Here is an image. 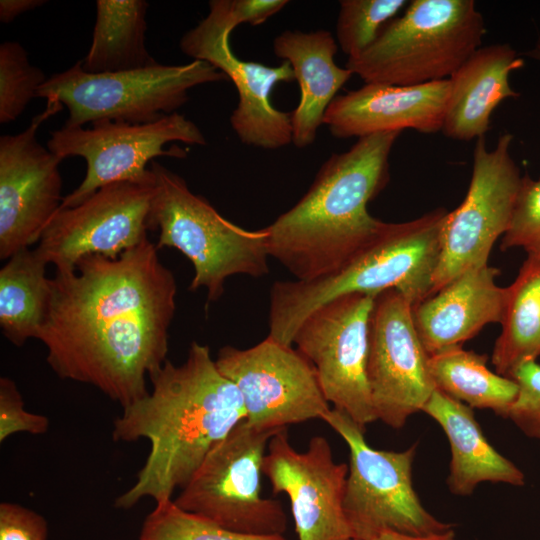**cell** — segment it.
I'll return each mask as SVG.
<instances>
[{
	"mask_svg": "<svg viewBox=\"0 0 540 540\" xmlns=\"http://www.w3.org/2000/svg\"><path fill=\"white\" fill-rule=\"evenodd\" d=\"M175 277L148 238L117 258L89 255L56 271L37 339L62 379L91 385L123 408L145 397L167 360Z\"/></svg>",
	"mask_w": 540,
	"mask_h": 540,
	"instance_id": "obj_1",
	"label": "cell"
},
{
	"mask_svg": "<svg viewBox=\"0 0 540 540\" xmlns=\"http://www.w3.org/2000/svg\"><path fill=\"white\" fill-rule=\"evenodd\" d=\"M148 394L113 423L116 442H150L135 482L115 500L130 509L145 498L173 500L210 450L246 418L242 396L217 368L207 345L193 341L186 360H170L150 375Z\"/></svg>",
	"mask_w": 540,
	"mask_h": 540,
	"instance_id": "obj_2",
	"label": "cell"
},
{
	"mask_svg": "<svg viewBox=\"0 0 540 540\" xmlns=\"http://www.w3.org/2000/svg\"><path fill=\"white\" fill-rule=\"evenodd\" d=\"M401 132L358 138L320 167L303 197L265 227L269 256L299 281L343 267L378 231L368 203L389 181V156Z\"/></svg>",
	"mask_w": 540,
	"mask_h": 540,
	"instance_id": "obj_3",
	"label": "cell"
},
{
	"mask_svg": "<svg viewBox=\"0 0 540 540\" xmlns=\"http://www.w3.org/2000/svg\"><path fill=\"white\" fill-rule=\"evenodd\" d=\"M448 211L437 208L406 222L381 223L376 234L343 267L312 281H277L269 295L268 337L292 346L304 318L346 294L396 290L413 307L431 295Z\"/></svg>",
	"mask_w": 540,
	"mask_h": 540,
	"instance_id": "obj_4",
	"label": "cell"
},
{
	"mask_svg": "<svg viewBox=\"0 0 540 540\" xmlns=\"http://www.w3.org/2000/svg\"><path fill=\"white\" fill-rule=\"evenodd\" d=\"M149 168L155 177L149 231L159 232L158 249L175 248L192 263L191 291L205 288L212 303L223 295L229 277L269 272L266 228L247 230L232 223L177 173L154 160Z\"/></svg>",
	"mask_w": 540,
	"mask_h": 540,
	"instance_id": "obj_5",
	"label": "cell"
},
{
	"mask_svg": "<svg viewBox=\"0 0 540 540\" xmlns=\"http://www.w3.org/2000/svg\"><path fill=\"white\" fill-rule=\"evenodd\" d=\"M486 33L473 0H413L346 68L365 84L412 86L450 78Z\"/></svg>",
	"mask_w": 540,
	"mask_h": 540,
	"instance_id": "obj_6",
	"label": "cell"
},
{
	"mask_svg": "<svg viewBox=\"0 0 540 540\" xmlns=\"http://www.w3.org/2000/svg\"><path fill=\"white\" fill-rule=\"evenodd\" d=\"M226 80L223 72L201 60L100 74L84 71L78 61L48 77L36 97L65 106L68 127L99 121L147 124L175 113L192 88Z\"/></svg>",
	"mask_w": 540,
	"mask_h": 540,
	"instance_id": "obj_7",
	"label": "cell"
},
{
	"mask_svg": "<svg viewBox=\"0 0 540 540\" xmlns=\"http://www.w3.org/2000/svg\"><path fill=\"white\" fill-rule=\"evenodd\" d=\"M280 430H259L241 421L210 450L174 503L233 532L283 535L288 521L282 505L261 494L264 456Z\"/></svg>",
	"mask_w": 540,
	"mask_h": 540,
	"instance_id": "obj_8",
	"label": "cell"
},
{
	"mask_svg": "<svg viewBox=\"0 0 540 540\" xmlns=\"http://www.w3.org/2000/svg\"><path fill=\"white\" fill-rule=\"evenodd\" d=\"M347 444L348 475L344 511L353 540H370L384 531L427 535L454 527L433 516L412 482L417 446L403 451L378 450L345 412L331 408L322 419Z\"/></svg>",
	"mask_w": 540,
	"mask_h": 540,
	"instance_id": "obj_9",
	"label": "cell"
},
{
	"mask_svg": "<svg viewBox=\"0 0 540 540\" xmlns=\"http://www.w3.org/2000/svg\"><path fill=\"white\" fill-rule=\"evenodd\" d=\"M205 145L200 128L177 112L147 124L99 121L91 128L68 127L52 131L48 149L60 159L78 156L86 161L80 185L65 196L60 209L76 206L108 184L140 180L150 175L147 167L154 158H185L187 152L170 142ZM59 209V210H60Z\"/></svg>",
	"mask_w": 540,
	"mask_h": 540,
	"instance_id": "obj_10",
	"label": "cell"
},
{
	"mask_svg": "<svg viewBox=\"0 0 540 540\" xmlns=\"http://www.w3.org/2000/svg\"><path fill=\"white\" fill-rule=\"evenodd\" d=\"M512 140L503 133L488 150L485 136L476 139L467 194L444 221L431 295L461 273L488 265L493 245L506 232L522 181L510 153Z\"/></svg>",
	"mask_w": 540,
	"mask_h": 540,
	"instance_id": "obj_11",
	"label": "cell"
},
{
	"mask_svg": "<svg viewBox=\"0 0 540 540\" xmlns=\"http://www.w3.org/2000/svg\"><path fill=\"white\" fill-rule=\"evenodd\" d=\"M374 295L346 294L309 313L292 344L313 365L326 400L360 427L376 421L367 379Z\"/></svg>",
	"mask_w": 540,
	"mask_h": 540,
	"instance_id": "obj_12",
	"label": "cell"
},
{
	"mask_svg": "<svg viewBox=\"0 0 540 540\" xmlns=\"http://www.w3.org/2000/svg\"><path fill=\"white\" fill-rule=\"evenodd\" d=\"M219 371L238 388L245 421L259 430H280L331 409L311 362L296 348L266 337L240 349L224 346L215 359Z\"/></svg>",
	"mask_w": 540,
	"mask_h": 540,
	"instance_id": "obj_13",
	"label": "cell"
},
{
	"mask_svg": "<svg viewBox=\"0 0 540 540\" xmlns=\"http://www.w3.org/2000/svg\"><path fill=\"white\" fill-rule=\"evenodd\" d=\"M154 191L152 171L140 180L103 186L80 204L60 209L34 251L56 271L71 270L89 255L117 258L148 238Z\"/></svg>",
	"mask_w": 540,
	"mask_h": 540,
	"instance_id": "obj_14",
	"label": "cell"
},
{
	"mask_svg": "<svg viewBox=\"0 0 540 540\" xmlns=\"http://www.w3.org/2000/svg\"><path fill=\"white\" fill-rule=\"evenodd\" d=\"M62 108L49 99L25 130L0 137L1 260L38 243L62 205V159L37 138L41 124Z\"/></svg>",
	"mask_w": 540,
	"mask_h": 540,
	"instance_id": "obj_15",
	"label": "cell"
},
{
	"mask_svg": "<svg viewBox=\"0 0 540 540\" xmlns=\"http://www.w3.org/2000/svg\"><path fill=\"white\" fill-rule=\"evenodd\" d=\"M367 379L377 420L394 429L422 411L436 389L413 320V306L396 290L375 297L369 326Z\"/></svg>",
	"mask_w": 540,
	"mask_h": 540,
	"instance_id": "obj_16",
	"label": "cell"
},
{
	"mask_svg": "<svg viewBox=\"0 0 540 540\" xmlns=\"http://www.w3.org/2000/svg\"><path fill=\"white\" fill-rule=\"evenodd\" d=\"M262 472L273 494L288 497L298 540H353L344 511L348 464L335 461L327 438L314 436L299 452L287 428L278 431L269 440Z\"/></svg>",
	"mask_w": 540,
	"mask_h": 540,
	"instance_id": "obj_17",
	"label": "cell"
},
{
	"mask_svg": "<svg viewBox=\"0 0 540 540\" xmlns=\"http://www.w3.org/2000/svg\"><path fill=\"white\" fill-rule=\"evenodd\" d=\"M232 31L212 10L181 38V51L194 60L206 61L223 72L238 93L230 124L240 141L249 146L275 150L292 142L290 113L272 104L276 85L295 80L291 65L278 66L238 58L232 51Z\"/></svg>",
	"mask_w": 540,
	"mask_h": 540,
	"instance_id": "obj_18",
	"label": "cell"
},
{
	"mask_svg": "<svg viewBox=\"0 0 540 540\" xmlns=\"http://www.w3.org/2000/svg\"><path fill=\"white\" fill-rule=\"evenodd\" d=\"M449 91V78L412 86L364 84L336 96L323 124L337 138L404 129L436 133L442 131Z\"/></svg>",
	"mask_w": 540,
	"mask_h": 540,
	"instance_id": "obj_19",
	"label": "cell"
},
{
	"mask_svg": "<svg viewBox=\"0 0 540 540\" xmlns=\"http://www.w3.org/2000/svg\"><path fill=\"white\" fill-rule=\"evenodd\" d=\"M499 270L485 265L465 271L413 307V320L430 355L462 346L491 323H501L507 289Z\"/></svg>",
	"mask_w": 540,
	"mask_h": 540,
	"instance_id": "obj_20",
	"label": "cell"
},
{
	"mask_svg": "<svg viewBox=\"0 0 540 540\" xmlns=\"http://www.w3.org/2000/svg\"><path fill=\"white\" fill-rule=\"evenodd\" d=\"M273 50L291 65L299 85V103L290 113L292 143L305 148L315 141L327 108L354 74L336 64L338 45L327 30L283 31L275 37Z\"/></svg>",
	"mask_w": 540,
	"mask_h": 540,
	"instance_id": "obj_21",
	"label": "cell"
},
{
	"mask_svg": "<svg viewBox=\"0 0 540 540\" xmlns=\"http://www.w3.org/2000/svg\"><path fill=\"white\" fill-rule=\"evenodd\" d=\"M523 65L509 44L478 48L449 78L443 133L459 141L483 137L498 104L518 96L510 87L509 74Z\"/></svg>",
	"mask_w": 540,
	"mask_h": 540,
	"instance_id": "obj_22",
	"label": "cell"
},
{
	"mask_svg": "<svg viewBox=\"0 0 540 540\" xmlns=\"http://www.w3.org/2000/svg\"><path fill=\"white\" fill-rule=\"evenodd\" d=\"M443 429L451 449L447 486L457 496L472 495L482 482L525 484L524 473L487 440L474 411L435 389L422 408Z\"/></svg>",
	"mask_w": 540,
	"mask_h": 540,
	"instance_id": "obj_23",
	"label": "cell"
},
{
	"mask_svg": "<svg viewBox=\"0 0 540 540\" xmlns=\"http://www.w3.org/2000/svg\"><path fill=\"white\" fill-rule=\"evenodd\" d=\"M145 0H97L92 42L81 61L92 74L113 73L154 66L146 48Z\"/></svg>",
	"mask_w": 540,
	"mask_h": 540,
	"instance_id": "obj_24",
	"label": "cell"
},
{
	"mask_svg": "<svg viewBox=\"0 0 540 540\" xmlns=\"http://www.w3.org/2000/svg\"><path fill=\"white\" fill-rule=\"evenodd\" d=\"M47 264L34 250L23 249L0 269V327L18 347L37 339L46 319L52 295Z\"/></svg>",
	"mask_w": 540,
	"mask_h": 540,
	"instance_id": "obj_25",
	"label": "cell"
},
{
	"mask_svg": "<svg viewBox=\"0 0 540 540\" xmlns=\"http://www.w3.org/2000/svg\"><path fill=\"white\" fill-rule=\"evenodd\" d=\"M506 289L501 332L491 362L498 374L511 378L521 364L540 357V256L527 255Z\"/></svg>",
	"mask_w": 540,
	"mask_h": 540,
	"instance_id": "obj_26",
	"label": "cell"
},
{
	"mask_svg": "<svg viewBox=\"0 0 540 540\" xmlns=\"http://www.w3.org/2000/svg\"><path fill=\"white\" fill-rule=\"evenodd\" d=\"M488 357L454 346L429 356V370L436 389L470 408L489 409L508 417L517 394V383L493 372Z\"/></svg>",
	"mask_w": 540,
	"mask_h": 540,
	"instance_id": "obj_27",
	"label": "cell"
},
{
	"mask_svg": "<svg viewBox=\"0 0 540 540\" xmlns=\"http://www.w3.org/2000/svg\"><path fill=\"white\" fill-rule=\"evenodd\" d=\"M139 540H286L283 535L233 532L179 508L173 500L156 503L145 518Z\"/></svg>",
	"mask_w": 540,
	"mask_h": 540,
	"instance_id": "obj_28",
	"label": "cell"
},
{
	"mask_svg": "<svg viewBox=\"0 0 540 540\" xmlns=\"http://www.w3.org/2000/svg\"><path fill=\"white\" fill-rule=\"evenodd\" d=\"M407 4L405 0H342L336 24L337 42L348 58L357 57Z\"/></svg>",
	"mask_w": 540,
	"mask_h": 540,
	"instance_id": "obj_29",
	"label": "cell"
},
{
	"mask_svg": "<svg viewBox=\"0 0 540 540\" xmlns=\"http://www.w3.org/2000/svg\"><path fill=\"white\" fill-rule=\"evenodd\" d=\"M48 77L30 63L24 47L14 41L0 44V123L16 120Z\"/></svg>",
	"mask_w": 540,
	"mask_h": 540,
	"instance_id": "obj_30",
	"label": "cell"
},
{
	"mask_svg": "<svg viewBox=\"0 0 540 540\" xmlns=\"http://www.w3.org/2000/svg\"><path fill=\"white\" fill-rule=\"evenodd\" d=\"M522 248L527 255L540 256V178L522 176L510 224L500 249Z\"/></svg>",
	"mask_w": 540,
	"mask_h": 540,
	"instance_id": "obj_31",
	"label": "cell"
},
{
	"mask_svg": "<svg viewBox=\"0 0 540 540\" xmlns=\"http://www.w3.org/2000/svg\"><path fill=\"white\" fill-rule=\"evenodd\" d=\"M518 386L508 417L526 436L540 440V364H521L511 375Z\"/></svg>",
	"mask_w": 540,
	"mask_h": 540,
	"instance_id": "obj_32",
	"label": "cell"
},
{
	"mask_svg": "<svg viewBox=\"0 0 540 540\" xmlns=\"http://www.w3.org/2000/svg\"><path fill=\"white\" fill-rule=\"evenodd\" d=\"M49 419L25 409L17 385L8 377L0 378V442L16 433L40 435L47 432Z\"/></svg>",
	"mask_w": 540,
	"mask_h": 540,
	"instance_id": "obj_33",
	"label": "cell"
},
{
	"mask_svg": "<svg viewBox=\"0 0 540 540\" xmlns=\"http://www.w3.org/2000/svg\"><path fill=\"white\" fill-rule=\"evenodd\" d=\"M287 0H211L214 10L233 31L240 24L260 25L282 10Z\"/></svg>",
	"mask_w": 540,
	"mask_h": 540,
	"instance_id": "obj_34",
	"label": "cell"
},
{
	"mask_svg": "<svg viewBox=\"0 0 540 540\" xmlns=\"http://www.w3.org/2000/svg\"><path fill=\"white\" fill-rule=\"evenodd\" d=\"M47 536L42 515L16 503H0V540H47Z\"/></svg>",
	"mask_w": 540,
	"mask_h": 540,
	"instance_id": "obj_35",
	"label": "cell"
},
{
	"mask_svg": "<svg viewBox=\"0 0 540 540\" xmlns=\"http://www.w3.org/2000/svg\"><path fill=\"white\" fill-rule=\"evenodd\" d=\"M45 0H1L0 1V21L10 23L21 14L43 6Z\"/></svg>",
	"mask_w": 540,
	"mask_h": 540,
	"instance_id": "obj_36",
	"label": "cell"
},
{
	"mask_svg": "<svg viewBox=\"0 0 540 540\" xmlns=\"http://www.w3.org/2000/svg\"><path fill=\"white\" fill-rule=\"evenodd\" d=\"M454 527L427 535H410L395 531H384L370 540H455Z\"/></svg>",
	"mask_w": 540,
	"mask_h": 540,
	"instance_id": "obj_37",
	"label": "cell"
},
{
	"mask_svg": "<svg viewBox=\"0 0 540 540\" xmlns=\"http://www.w3.org/2000/svg\"><path fill=\"white\" fill-rule=\"evenodd\" d=\"M534 57H537L539 60H540V44L537 46V48L535 49V51H533V54H532Z\"/></svg>",
	"mask_w": 540,
	"mask_h": 540,
	"instance_id": "obj_38",
	"label": "cell"
}]
</instances>
